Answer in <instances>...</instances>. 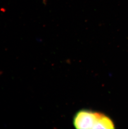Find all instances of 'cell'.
<instances>
[{"instance_id":"obj_1","label":"cell","mask_w":128,"mask_h":129,"mask_svg":"<svg viewBox=\"0 0 128 129\" xmlns=\"http://www.w3.org/2000/svg\"><path fill=\"white\" fill-rule=\"evenodd\" d=\"M73 124L77 129H114L113 121L101 112L82 110L75 114Z\"/></svg>"}]
</instances>
